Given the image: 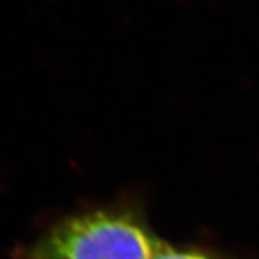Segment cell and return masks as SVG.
Masks as SVG:
<instances>
[{"mask_svg": "<svg viewBox=\"0 0 259 259\" xmlns=\"http://www.w3.org/2000/svg\"><path fill=\"white\" fill-rule=\"evenodd\" d=\"M165 243L137 211L120 206L66 215L31 242L17 246L15 259H152Z\"/></svg>", "mask_w": 259, "mask_h": 259, "instance_id": "obj_1", "label": "cell"}, {"mask_svg": "<svg viewBox=\"0 0 259 259\" xmlns=\"http://www.w3.org/2000/svg\"><path fill=\"white\" fill-rule=\"evenodd\" d=\"M152 259H214L213 256L205 254L201 251H196V250H181L172 247L169 245H165L159 250L156 255Z\"/></svg>", "mask_w": 259, "mask_h": 259, "instance_id": "obj_2", "label": "cell"}]
</instances>
